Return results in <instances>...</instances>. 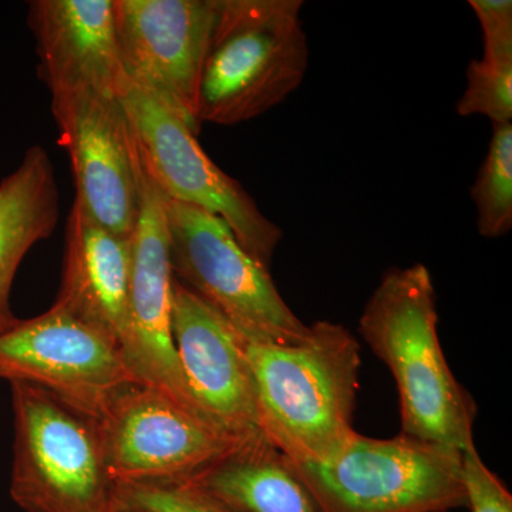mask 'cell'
<instances>
[{"label":"cell","instance_id":"1","mask_svg":"<svg viewBox=\"0 0 512 512\" xmlns=\"http://www.w3.org/2000/svg\"><path fill=\"white\" fill-rule=\"evenodd\" d=\"M242 340L265 440L292 463H319L338 453L356 433L362 357L353 333L320 320L298 343Z\"/></svg>","mask_w":512,"mask_h":512},{"label":"cell","instance_id":"2","mask_svg":"<svg viewBox=\"0 0 512 512\" xmlns=\"http://www.w3.org/2000/svg\"><path fill=\"white\" fill-rule=\"evenodd\" d=\"M436 289L426 266L392 268L370 296L359 333L399 390L402 433L463 453L474 446L477 406L441 348Z\"/></svg>","mask_w":512,"mask_h":512},{"label":"cell","instance_id":"3","mask_svg":"<svg viewBox=\"0 0 512 512\" xmlns=\"http://www.w3.org/2000/svg\"><path fill=\"white\" fill-rule=\"evenodd\" d=\"M302 0H218L202 63L198 124L235 126L291 96L308 70Z\"/></svg>","mask_w":512,"mask_h":512},{"label":"cell","instance_id":"4","mask_svg":"<svg viewBox=\"0 0 512 512\" xmlns=\"http://www.w3.org/2000/svg\"><path fill=\"white\" fill-rule=\"evenodd\" d=\"M9 384L12 500L25 512H117L99 421L42 387Z\"/></svg>","mask_w":512,"mask_h":512},{"label":"cell","instance_id":"5","mask_svg":"<svg viewBox=\"0 0 512 512\" xmlns=\"http://www.w3.org/2000/svg\"><path fill=\"white\" fill-rule=\"evenodd\" d=\"M323 512H447L467 507L461 453L399 434L355 433L319 463H292Z\"/></svg>","mask_w":512,"mask_h":512},{"label":"cell","instance_id":"6","mask_svg":"<svg viewBox=\"0 0 512 512\" xmlns=\"http://www.w3.org/2000/svg\"><path fill=\"white\" fill-rule=\"evenodd\" d=\"M168 251L175 279L217 309L249 339L298 343L305 325L276 288L269 269L242 248L217 215L165 198Z\"/></svg>","mask_w":512,"mask_h":512},{"label":"cell","instance_id":"7","mask_svg":"<svg viewBox=\"0 0 512 512\" xmlns=\"http://www.w3.org/2000/svg\"><path fill=\"white\" fill-rule=\"evenodd\" d=\"M119 99L126 110L141 164L168 200L183 202L227 222L239 244L269 269L282 229L266 218L254 198L202 150L197 133L126 76Z\"/></svg>","mask_w":512,"mask_h":512},{"label":"cell","instance_id":"8","mask_svg":"<svg viewBox=\"0 0 512 512\" xmlns=\"http://www.w3.org/2000/svg\"><path fill=\"white\" fill-rule=\"evenodd\" d=\"M97 421L116 485L187 483L245 441L144 384L117 394Z\"/></svg>","mask_w":512,"mask_h":512},{"label":"cell","instance_id":"9","mask_svg":"<svg viewBox=\"0 0 512 512\" xmlns=\"http://www.w3.org/2000/svg\"><path fill=\"white\" fill-rule=\"evenodd\" d=\"M0 379L42 387L94 419L138 384L111 340L55 305L0 333Z\"/></svg>","mask_w":512,"mask_h":512},{"label":"cell","instance_id":"10","mask_svg":"<svg viewBox=\"0 0 512 512\" xmlns=\"http://www.w3.org/2000/svg\"><path fill=\"white\" fill-rule=\"evenodd\" d=\"M52 113L72 164L74 201L101 227L131 237L140 205L138 148L119 96L52 94Z\"/></svg>","mask_w":512,"mask_h":512},{"label":"cell","instance_id":"11","mask_svg":"<svg viewBox=\"0 0 512 512\" xmlns=\"http://www.w3.org/2000/svg\"><path fill=\"white\" fill-rule=\"evenodd\" d=\"M217 9L218 0H114L124 76L197 134L198 83Z\"/></svg>","mask_w":512,"mask_h":512},{"label":"cell","instance_id":"12","mask_svg":"<svg viewBox=\"0 0 512 512\" xmlns=\"http://www.w3.org/2000/svg\"><path fill=\"white\" fill-rule=\"evenodd\" d=\"M138 185L140 205L136 227L131 234L130 320L124 360L138 384L156 387L205 417L185 382L171 333L173 272L168 251L165 197L147 174L140 158Z\"/></svg>","mask_w":512,"mask_h":512},{"label":"cell","instance_id":"13","mask_svg":"<svg viewBox=\"0 0 512 512\" xmlns=\"http://www.w3.org/2000/svg\"><path fill=\"white\" fill-rule=\"evenodd\" d=\"M171 333L185 382L202 414L237 439L264 437L241 333L174 276Z\"/></svg>","mask_w":512,"mask_h":512},{"label":"cell","instance_id":"14","mask_svg":"<svg viewBox=\"0 0 512 512\" xmlns=\"http://www.w3.org/2000/svg\"><path fill=\"white\" fill-rule=\"evenodd\" d=\"M28 25L50 94L89 89L119 96L114 0H33Z\"/></svg>","mask_w":512,"mask_h":512},{"label":"cell","instance_id":"15","mask_svg":"<svg viewBox=\"0 0 512 512\" xmlns=\"http://www.w3.org/2000/svg\"><path fill=\"white\" fill-rule=\"evenodd\" d=\"M131 264V237L101 227L74 201L53 305L106 336L121 353L130 320Z\"/></svg>","mask_w":512,"mask_h":512},{"label":"cell","instance_id":"16","mask_svg":"<svg viewBox=\"0 0 512 512\" xmlns=\"http://www.w3.org/2000/svg\"><path fill=\"white\" fill-rule=\"evenodd\" d=\"M45 148L32 146L15 171L0 181V333L19 322L10 305L23 259L56 229L60 194Z\"/></svg>","mask_w":512,"mask_h":512},{"label":"cell","instance_id":"17","mask_svg":"<svg viewBox=\"0 0 512 512\" xmlns=\"http://www.w3.org/2000/svg\"><path fill=\"white\" fill-rule=\"evenodd\" d=\"M187 484L237 512H323L265 437L242 441Z\"/></svg>","mask_w":512,"mask_h":512},{"label":"cell","instance_id":"18","mask_svg":"<svg viewBox=\"0 0 512 512\" xmlns=\"http://www.w3.org/2000/svg\"><path fill=\"white\" fill-rule=\"evenodd\" d=\"M471 198L477 208V228L485 238H500L512 228V124H494L493 137Z\"/></svg>","mask_w":512,"mask_h":512},{"label":"cell","instance_id":"19","mask_svg":"<svg viewBox=\"0 0 512 512\" xmlns=\"http://www.w3.org/2000/svg\"><path fill=\"white\" fill-rule=\"evenodd\" d=\"M457 113L464 117L484 116L493 124L511 123L512 60H471Z\"/></svg>","mask_w":512,"mask_h":512},{"label":"cell","instance_id":"20","mask_svg":"<svg viewBox=\"0 0 512 512\" xmlns=\"http://www.w3.org/2000/svg\"><path fill=\"white\" fill-rule=\"evenodd\" d=\"M117 500L141 512H237L187 483L117 485Z\"/></svg>","mask_w":512,"mask_h":512},{"label":"cell","instance_id":"21","mask_svg":"<svg viewBox=\"0 0 512 512\" xmlns=\"http://www.w3.org/2000/svg\"><path fill=\"white\" fill-rule=\"evenodd\" d=\"M463 484L471 512H512V495L503 481L490 470L476 444L461 453Z\"/></svg>","mask_w":512,"mask_h":512},{"label":"cell","instance_id":"22","mask_svg":"<svg viewBox=\"0 0 512 512\" xmlns=\"http://www.w3.org/2000/svg\"><path fill=\"white\" fill-rule=\"evenodd\" d=\"M483 30L485 60H512L511 0H470Z\"/></svg>","mask_w":512,"mask_h":512},{"label":"cell","instance_id":"23","mask_svg":"<svg viewBox=\"0 0 512 512\" xmlns=\"http://www.w3.org/2000/svg\"><path fill=\"white\" fill-rule=\"evenodd\" d=\"M117 512H141L137 510H133V508L123 507V505H120L119 510Z\"/></svg>","mask_w":512,"mask_h":512}]
</instances>
